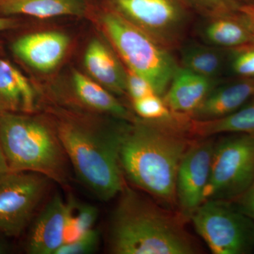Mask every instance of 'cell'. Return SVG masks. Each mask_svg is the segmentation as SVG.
<instances>
[{"instance_id":"12","label":"cell","mask_w":254,"mask_h":254,"mask_svg":"<svg viewBox=\"0 0 254 254\" xmlns=\"http://www.w3.org/2000/svg\"><path fill=\"white\" fill-rule=\"evenodd\" d=\"M70 39L60 31L30 33L13 43L11 50L28 66L41 72H50L61 63L67 51Z\"/></svg>"},{"instance_id":"18","label":"cell","mask_w":254,"mask_h":254,"mask_svg":"<svg viewBox=\"0 0 254 254\" xmlns=\"http://www.w3.org/2000/svg\"><path fill=\"white\" fill-rule=\"evenodd\" d=\"M88 11V0H4L0 14L5 16L26 15L38 18L58 16H84Z\"/></svg>"},{"instance_id":"13","label":"cell","mask_w":254,"mask_h":254,"mask_svg":"<svg viewBox=\"0 0 254 254\" xmlns=\"http://www.w3.org/2000/svg\"><path fill=\"white\" fill-rule=\"evenodd\" d=\"M254 96V78H238L225 84L216 85L189 119L196 121L226 117L242 108Z\"/></svg>"},{"instance_id":"15","label":"cell","mask_w":254,"mask_h":254,"mask_svg":"<svg viewBox=\"0 0 254 254\" xmlns=\"http://www.w3.org/2000/svg\"><path fill=\"white\" fill-rule=\"evenodd\" d=\"M84 65L91 77L113 94L127 93L126 69L104 42L98 38L90 42L85 52Z\"/></svg>"},{"instance_id":"26","label":"cell","mask_w":254,"mask_h":254,"mask_svg":"<svg viewBox=\"0 0 254 254\" xmlns=\"http://www.w3.org/2000/svg\"><path fill=\"white\" fill-rule=\"evenodd\" d=\"M100 242L99 230L92 228L71 242L64 243L55 254H89L98 250Z\"/></svg>"},{"instance_id":"30","label":"cell","mask_w":254,"mask_h":254,"mask_svg":"<svg viewBox=\"0 0 254 254\" xmlns=\"http://www.w3.org/2000/svg\"><path fill=\"white\" fill-rule=\"evenodd\" d=\"M9 173H10L9 165H8L4 150H3L1 141H0V180Z\"/></svg>"},{"instance_id":"28","label":"cell","mask_w":254,"mask_h":254,"mask_svg":"<svg viewBox=\"0 0 254 254\" xmlns=\"http://www.w3.org/2000/svg\"><path fill=\"white\" fill-rule=\"evenodd\" d=\"M232 202L241 212L254 220V181L243 195Z\"/></svg>"},{"instance_id":"8","label":"cell","mask_w":254,"mask_h":254,"mask_svg":"<svg viewBox=\"0 0 254 254\" xmlns=\"http://www.w3.org/2000/svg\"><path fill=\"white\" fill-rule=\"evenodd\" d=\"M105 6L169 50L180 48L190 22L182 0H105Z\"/></svg>"},{"instance_id":"4","label":"cell","mask_w":254,"mask_h":254,"mask_svg":"<svg viewBox=\"0 0 254 254\" xmlns=\"http://www.w3.org/2000/svg\"><path fill=\"white\" fill-rule=\"evenodd\" d=\"M0 141L10 172L40 174L66 186L69 163L54 128L43 120L0 111Z\"/></svg>"},{"instance_id":"10","label":"cell","mask_w":254,"mask_h":254,"mask_svg":"<svg viewBox=\"0 0 254 254\" xmlns=\"http://www.w3.org/2000/svg\"><path fill=\"white\" fill-rule=\"evenodd\" d=\"M215 141L211 137L193 139L185 152L177 171V205L184 218L192 215L204 202Z\"/></svg>"},{"instance_id":"24","label":"cell","mask_w":254,"mask_h":254,"mask_svg":"<svg viewBox=\"0 0 254 254\" xmlns=\"http://www.w3.org/2000/svg\"><path fill=\"white\" fill-rule=\"evenodd\" d=\"M228 63L237 78H254V43L228 50Z\"/></svg>"},{"instance_id":"29","label":"cell","mask_w":254,"mask_h":254,"mask_svg":"<svg viewBox=\"0 0 254 254\" xmlns=\"http://www.w3.org/2000/svg\"><path fill=\"white\" fill-rule=\"evenodd\" d=\"M240 11L243 15L254 35V2L250 4L243 3L241 5Z\"/></svg>"},{"instance_id":"20","label":"cell","mask_w":254,"mask_h":254,"mask_svg":"<svg viewBox=\"0 0 254 254\" xmlns=\"http://www.w3.org/2000/svg\"><path fill=\"white\" fill-rule=\"evenodd\" d=\"M187 131L192 138H209L220 133H245L254 136V96L245 105L224 118L196 121L189 120Z\"/></svg>"},{"instance_id":"9","label":"cell","mask_w":254,"mask_h":254,"mask_svg":"<svg viewBox=\"0 0 254 254\" xmlns=\"http://www.w3.org/2000/svg\"><path fill=\"white\" fill-rule=\"evenodd\" d=\"M50 181L31 172H10L0 180V234L21 235L44 198Z\"/></svg>"},{"instance_id":"19","label":"cell","mask_w":254,"mask_h":254,"mask_svg":"<svg viewBox=\"0 0 254 254\" xmlns=\"http://www.w3.org/2000/svg\"><path fill=\"white\" fill-rule=\"evenodd\" d=\"M72 84L76 98L86 108L125 121L131 122L136 118L111 92L76 70L73 71Z\"/></svg>"},{"instance_id":"21","label":"cell","mask_w":254,"mask_h":254,"mask_svg":"<svg viewBox=\"0 0 254 254\" xmlns=\"http://www.w3.org/2000/svg\"><path fill=\"white\" fill-rule=\"evenodd\" d=\"M228 56V50L208 44H190L182 49V66L217 81L225 70Z\"/></svg>"},{"instance_id":"16","label":"cell","mask_w":254,"mask_h":254,"mask_svg":"<svg viewBox=\"0 0 254 254\" xmlns=\"http://www.w3.org/2000/svg\"><path fill=\"white\" fill-rule=\"evenodd\" d=\"M199 35L205 44L230 50L254 43V35L240 9L205 18Z\"/></svg>"},{"instance_id":"14","label":"cell","mask_w":254,"mask_h":254,"mask_svg":"<svg viewBox=\"0 0 254 254\" xmlns=\"http://www.w3.org/2000/svg\"><path fill=\"white\" fill-rule=\"evenodd\" d=\"M216 85L215 81L180 66L163 98L174 114L188 118Z\"/></svg>"},{"instance_id":"2","label":"cell","mask_w":254,"mask_h":254,"mask_svg":"<svg viewBox=\"0 0 254 254\" xmlns=\"http://www.w3.org/2000/svg\"><path fill=\"white\" fill-rule=\"evenodd\" d=\"M109 230L114 254H194L198 247L185 226L187 219L125 187Z\"/></svg>"},{"instance_id":"35","label":"cell","mask_w":254,"mask_h":254,"mask_svg":"<svg viewBox=\"0 0 254 254\" xmlns=\"http://www.w3.org/2000/svg\"><path fill=\"white\" fill-rule=\"evenodd\" d=\"M0 111H1V109H0Z\"/></svg>"},{"instance_id":"6","label":"cell","mask_w":254,"mask_h":254,"mask_svg":"<svg viewBox=\"0 0 254 254\" xmlns=\"http://www.w3.org/2000/svg\"><path fill=\"white\" fill-rule=\"evenodd\" d=\"M254 181V136L231 133L215 143L204 201H234Z\"/></svg>"},{"instance_id":"31","label":"cell","mask_w":254,"mask_h":254,"mask_svg":"<svg viewBox=\"0 0 254 254\" xmlns=\"http://www.w3.org/2000/svg\"><path fill=\"white\" fill-rule=\"evenodd\" d=\"M17 24V21L13 18L7 16H0V32L16 28Z\"/></svg>"},{"instance_id":"5","label":"cell","mask_w":254,"mask_h":254,"mask_svg":"<svg viewBox=\"0 0 254 254\" xmlns=\"http://www.w3.org/2000/svg\"><path fill=\"white\" fill-rule=\"evenodd\" d=\"M99 20L127 67L145 78L163 98L180 67L172 50L107 6Z\"/></svg>"},{"instance_id":"3","label":"cell","mask_w":254,"mask_h":254,"mask_svg":"<svg viewBox=\"0 0 254 254\" xmlns=\"http://www.w3.org/2000/svg\"><path fill=\"white\" fill-rule=\"evenodd\" d=\"M128 121L101 127L71 118L58 119L54 128L78 180L102 201L125 188L120 151Z\"/></svg>"},{"instance_id":"7","label":"cell","mask_w":254,"mask_h":254,"mask_svg":"<svg viewBox=\"0 0 254 254\" xmlns=\"http://www.w3.org/2000/svg\"><path fill=\"white\" fill-rule=\"evenodd\" d=\"M190 219L214 254H247L254 250V220L233 202L205 200Z\"/></svg>"},{"instance_id":"17","label":"cell","mask_w":254,"mask_h":254,"mask_svg":"<svg viewBox=\"0 0 254 254\" xmlns=\"http://www.w3.org/2000/svg\"><path fill=\"white\" fill-rule=\"evenodd\" d=\"M36 94L29 81L11 63L0 58V109L31 113Z\"/></svg>"},{"instance_id":"32","label":"cell","mask_w":254,"mask_h":254,"mask_svg":"<svg viewBox=\"0 0 254 254\" xmlns=\"http://www.w3.org/2000/svg\"><path fill=\"white\" fill-rule=\"evenodd\" d=\"M5 235L0 236V254L9 253L10 252V245L7 241L5 240Z\"/></svg>"},{"instance_id":"34","label":"cell","mask_w":254,"mask_h":254,"mask_svg":"<svg viewBox=\"0 0 254 254\" xmlns=\"http://www.w3.org/2000/svg\"><path fill=\"white\" fill-rule=\"evenodd\" d=\"M2 1H4V0H0V3H1Z\"/></svg>"},{"instance_id":"23","label":"cell","mask_w":254,"mask_h":254,"mask_svg":"<svg viewBox=\"0 0 254 254\" xmlns=\"http://www.w3.org/2000/svg\"><path fill=\"white\" fill-rule=\"evenodd\" d=\"M132 104L138 118L143 120L165 121L173 120L178 116L169 109L163 98L158 95H148L132 100Z\"/></svg>"},{"instance_id":"11","label":"cell","mask_w":254,"mask_h":254,"mask_svg":"<svg viewBox=\"0 0 254 254\" xmlns=\"http://www.w3.org/2000/svg\"><path fill=\"white\" fill-rule=\"evenodd\" d=\"M69 205L57 193L47 203L30 230L26 252L31 254H55L64 244Z\"/></svg>"},{"instance_id":"1","label":"cell","mask_w":254,"mask_h":254,"mask_svg":"<svg viewBox=\"0 0 254 254\" xmlns=\"http://www.w3.org/2000/svg\"><path fill=\"white\" fill-rule=\"evenodd\" d=\"M182 116L165 121L136 118L127 122L120 163L123 173L137 187L169 205H177V171L193 141Z\"/></svg>"},{"instance_id":"22","label":"cell","mask_w":254,"mask_h":254,"mask_svg":"<svg viewBox=\"0 0 254 254\" xmlns=\"http://www.w3.org/2000/svg\"><path fill=\"white\" fill-rule=\"evenodd\" d=\"M69 213L64 243L71 242L83 232L93 228L98 216V210L94 205L88 203H77L71 199L68 201Z\"/></svg>"},{"instance_id":"27","label":"cell","mask_w":254,"mask_h":254,"mask_svg":"<svg viewBox=\"0 0 254 254\" xmlns=\"http://www.w3.org/2000/svg\"><path fill=\"white\" fill-rule=\"evenodd\" d=\"M127 93L131 100L139 99L148 95H157L154 88L145 78L127 68Z\"/></svg>"},{"instance_id":"33","label":"cell","mask_w":254,"mask_h":254,"mask_svg":"<svg viewBox=\"0 0 254 254\" xmlns=\"http://www.w3.org/2000/svg\"><path fill=\"white\" fill-rule=\"evenodd\" d=\"M244 4H250V3L254 2V0H240Z\"/></svg>"},{"instance_id":"25","label":"cell","mask_w":254,"mask_h":254,"mask_svg":"<svg viewBox=\"0 0 254 254\" xmlns=\"http://www.w3.org/2000/svg\"><path fill=\"white\" fill-rule=\"evenodd\" d=\"M190 10L204 18L239 11L243 4L240 0H182Z\"/></svg>"}]
</instances>
